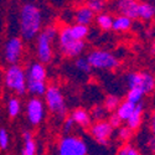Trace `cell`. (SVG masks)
Segmentation results:
<instances>
[{
    "label": "cell",
    "instance_id": "6da1fadb",
    "mask_svg": "<svg viewBox=\"0 0 155 155\" xmlns=\"http://www.w3.org/2000/svg\"><path fill=\"white\" fill-rule=\"evenodd\" d=\"M44 29L41 9L34 3H25L19 10V31L24 41H34Z\"/></svg>",
    "mask_w": 155,
    "mask_h": 155
},
{
    "label": "cell",
    "instance_id": "7a4b0ae2",
    "mask_svg": "<svg viewBox=\"0 0 155 155\" xmlns=\"http://www.w3.org/2000/svg\"><path fill=\"white\" fill-rule=\"evenodd\" d=\"M58 35V28L56 25H47L35 38V55L38 62L45 66L54 60V42Z\"/></svg>",
    "mask_w": 155,
    "mask_h": 155
},
{
    "label": "cell",
    "instance_id": "3957f363",
    "mask_svg": "<svg viewBox=\"0 0 155 155\" xmlns=\"http://www.w3.org/2000/svg\"><path fill=\"white\" fill-rule=\"evenodd\" d=\"M2 83L14 96L26 94V72L21 64H9L3 70Z\"/></svg>",
    "mask_w": 155,
    "mask_h": 155
},
{
    "label": "cell",
    "instance_id": "277c9868",
    "mask_svg": "<svg viewBox=\"0 0 155 155\" xmlns=\"http://www.w3.org/2000/svg\"><path fill=\"white\" fill-rule=\"evenodd\" d=\"M57 42H58V50L61 51V54L70 58L80 57L86 50L84 41L74 40L73 36L71 35L70 25H64L61 29H58Z\"/></svg>",
    "mask_w": 155,
    "mask_h": 155
},
{
    "label": "cell",
    "instance_id": "5b68a950",
    "mask_svg": "<svg viewBox=\"0 0 155 155\" xmlns=\"http://www.w3.org/2000/svg\"><path fill=\"white\" fill-rule=\"evenodd\" d=\"M44 103L46 108L52 113L56 118L64 119L67 114V104L64 101L61 88L56 84L47 86L46 93L44 94Z\"/></svg>",
    "mask_w": 155,
    "mask_h": 155
},
{
    "label": "cell",
    "instance_id": "8992f818",
    "mask_svg": "<svg viewBox=\"0 0 155 155\" xmlns=\"http://www.w3.org/2000/svg\"><path fill=\"white\" fill-rule=\"evenodd\" d=\"M25 54V44L20 36H10L3 42L2 58L6 66L20 64Z\"/></svg>",
    "mask_w": 155,
    "mask_h": 155
},
{
    "label": "cell",
    "instance_id": "52a82bcc",
    "mask_svg": "<svg viewBox=\"0 0 155 155\" xmlns=\"http://www.w3.org/2000/svg\"><path fill=\"white\" fill-rule=\"evenodd\" d=\"M88 145L80 137L66 134L57 143L56 155H87Z\"/></svg>",
    "mask_w": 155,
    "mask_h": 155
},
{
    "label": "cell",
    "instance_id": "ba28073f",
    "mask_svg": "<svg viewBox=\"0 0 155 155\" xmlns=\"http://www.w3.org/2000/svg\"><path fill=\"white\" fill-rule=\"evenodd\" d=\"M88 63L92 68L102 70V71H110L115 70L119 66V61L112 52L106 50H93L86 57Z\"/></svg>",
    "mask_w": 155,
    "mask_h": 155
},
{
    "label": "cell",
    "instance_id": "9c48e42d",
    "mask_svg": "<svg viewBox=\"0 0 155 155\" xmlns=\"http://www.w3.org/2000/svg\"><path fill=\"white\" fill-rule=\"evenodd\" d=\"M46 106L42 98L30 97L25 104V118L32 127L40 125L46 118Z\"/></svg>",
    "mask_w": 155,
    "mask_h": 155
},
{
    "label": "cell",
    "instance_id": "30bf717a",
    "mask_svg": "<svg viewBox=\"0 0 155 155\" xmlns=\"http://www.w3.org/2000/svg\"><path fill=\"white\" fill-rule=\"evenodd\" d=\"M125 82L129 88H137L144 94H149L155 89V77L145 71L128 73Z\"/></svg>",
    "mask_w": 155,
    "mask_h": 155
},
{
    "label": "cell",
    "instance_id": "8fae6325",
    "mask_svg": "<svg viewBox=\"0 0 155 155\" xmlns=\"http://www.w3.org/2000/svg\"><path fill=\"white\" fill-rule=\"evenodd\" d=\"M113 130L114 129L110 127V124L107 120L96 122L89 127V133H91L92 138L102 145H106L109 143V140L113 135Z\"/></svg>",
    "mask_w": 155,
    "mask_h": 155
},
{
    "label": "cell",
    "instance_id": "7c38bea8",
    "mask_svg": "<svg viewBox=\"0 0 155 155\" xmlns=\"http://www.w3.org/2000/svg\"><path fill=\"white\" fill-rule=\"evenodd\" d=\"M26 72V81H36V82H46L47 80V68L44 63L38 61H32L25 68Z\"/></svg>",
    "mask_w": 155,
    "mask_h": 155
},
{
    "label": "cell",
    "instance_id": "4fadbf2b",
    "mask_svg": "<svg viewBox=\"0 0 155 155\" xmlns=\"http://www.w3.org/2000/svg\"><path fill=\"white\" fill-rule=\"evenodd\" d=\"M138 0H114L113 8L119 15L128 16L129 19H138Z\"/></svg>",
    "mask_w": 155,
    "mask_h": 155
},
{
    "label": "cell",
    "instance_id": "5bb4252c",
    "mask_svg": "<svg viewBox=\"0 0 155 155\" xmlns=\"http://www.w3.org/2000/svg\"><path fill=\"white\" fill-rule=\"evenodd\" d=\"M94 18H96V14L89 8H87V5L80 6L72 14V20L74 21V24L83 25V26H89L94 21Z\"/></svg>",
    "mask_w": 155,
    "mask_h": 155
},
{
    "label": "cell",
    "instance_id": "9a60e30c",
    "mask_svg": "<svg viewBox=\"0 0 155 155\" xmlns=\"http://www.w3.org/2000/svg\"><path fill=\"white\" fill-rule=\"evenodd\" d=\"M22 155H37L38 154V145L34 138V134L25 129L22 130Z\"/></svg>",
    "mask_w": 155,
    "mask_h": 155
},
{
    "label": "cell",
    "instance_id": "2e32d148",
    "mask_svg": "<svg viewBox=\"0 0 155 155\" xmlns=\"http://www.w3.org/2000/svg\"><path fill=\"white\" fill-rule=\"evenodd\" d=\"M70 118L73 120L74 125H78L81 128H89L92 123V118L89 112L83 108H76L71 112Z\"/></svg>",
    "mask_w": 155,
    "mask_h": 155
},
{
    "label": "cell",
    "instance_id": "e0dca14e",
    "mask_svg": "<svg viewBox=\"0 0 155 155\" xmlns=\"http://www.w3.org/2000/svg\"><path fill=\"white\" fill-rule=\"evenodd\" d=\"M5 108H6V113L10 118L15 119L22 112V102L20 99L19 96H10L6 99L5 103Z\"/></svg>",
    "mask_w": 155,
    "mask_h": 155
},
{
    "label": "cell",
    "instance_id": "ac0fdd59",
    "mask_svg": "<svg viewBox=\"0 0 155 155\" xmlns=\"http://www.w3.org/2000/svg\"><path fill=\"white\" fill-rule=\"evenodd\" d=\"M143 114H144V104L143 103H139V104L135 106V109L132 113V115L125 120L127 127L130 129V130L138 129L141 125V122H143Z\"/></svg>",
    "mask_w": 155,
    "mask_h": 155
},
{
    "label": "cell",
    "instance_id": "d6986e66",
    "mask_svg": "<svg viewBox=\"0 0 155 155\" xmlns=\"http://www.w3.org/2000/svg\"><path fill=\"white\" fill-rule=\"evenodd\" d=\"M47 83L46 82H36V81H26V92L31 94V97L42 98L46 93Z\"/></svg>",
    "mask_w": 155,
    "mask_h": 155
},
{
    "label": "cell",
    "instance_id": "ffe728a7",
    "mask_svg": "<svg viewBox=\"0 0 155 155\" xmlns=\"http://www.w3.org/2000/svg\"><path fill=\"white\" fill-rule=\"evenodd\" d=\"M132 24H133V20L129 19L128 16L117 15L115 18H113L112 30L117 31V32H124V31H128L132 28Z\"/></svg>",
    "mask_w": 155,
    "mask_h": 155
},
{
    "label": "cell",
    "instance_id": "44dd1931",
    "mask_svg": "<svg viewBox=\"0 0 155 155\" xmlns=\"http://www.w3.org/2000/svg\"><path fill=\"white\" fill-rule=\"evenodd\" d=\"M135 106H137V104H133V103L128 102V101H123V102H120V104L118 106V108L115 109L114 113L118 115L119 119H120L122 122H125V120L132 115V113L134 112Z\"/></svg>",
    "mask_w": 155,
    "mask_h": 155
},
{
    "label": "cell",
    "instance_id": "7402d4cb",
    "mask_svg": "<svg viewBox=\"0 0 155 155\" xmlns=\"http://www.w3.org/2000/svg\"><path fill=\"white\" fill-rule=\"evenodd\" d=\"M137 16L140 20L149 21L155 16V8L149 3H139Z\"/></svg>",
    "mask_w": 155,
    "mask_h": 155
},
{
    "label": "cell",
    "instance_id": "603a6c76",
    "mask_svg": "<svg viewBox=\"0 0 155 155\" xmlns=\"http://www.w3.org/2000/svg\"><path fill=\"white\" fill-rule=\"evenodd\" d=\"M70 30H71V35L73 36V38L78 41H84V38L89 34L88 26H83V25H78V24L70 25Z\"/></svg>",
    "mask_w": 155,
    "mask_h": 155
},
{
    "label": "cell",
    "instance_id": "cb8c5ba5",
    "mask_svg": "<svg viewBox=\"0 0 155 155\" xmlns=\"http://www.w3.org/2000/svg\"><path fill=\"white\" fill-rule=\"evenodd\" d=\"M96 22L98 25V28L104 30V31H108V30H112V24H113V16L109 15V14H104V12H101V14L97 15L96 18Z\"/></svg>",
    "mask_w": 155,
    "mask_h": 155
},
{
    "label": "cell",
    "instance_id": "d4e9b609",
    "mask_svg": "<svg viewBox=\"0 0 155 155\" xmlns=\"http://www.w3.org/2000/svg\"><path fill=\"white\" fill-rule=\"evenodd\" d=\"M91 118L94 119L96 122H101V120H106V118L109 115V112L104 108V106L102 104H97L96 107L92 108L91 110Z\"/></svg>",
    "mask_w": 155,
    "mask_h": 155
},
{
    "label": "cell",
    "instance_id": "484cf974",
    "mask_svg": "<svg viewBox=\"0 0 155 155\" xmlns=\"http://www.w3.org/2000/svg\"><path fill=\"white\" fill-rule=\"evenodd\" d=\"M144 93L139 91L137 88H129V91L127 93L125 101L133 103V104H139V103H143V98H144Z\"/></svg>",
    "mask_w": 155,
    "mask_h": 155
},
{
    "label": "cell",
    "instance_id": "4316f807",
    "mask_svg": "<svg viewBox=\"0 0 155 155\" xmlns=\"http://www.w3.org/2000/svg\"><path fill=\"white\" fill-rule=\"evenodd\" d=\"M120 104V99L119 97H117L115 94H108L104 99V108L108 112H115V109L118 108V106Z\"/></svg>",
    "mask_w": 155,
    "mask_h": 155
},
{
    "label": "cell",
    "instance_id": "83f0119b",
    "mask_svg": "<svg viewBox=\"0 0 155 155\" xmlns=\"http://www.w3.org/2000/svg\"><path fill=\"white\" fill-rule=\"evenodd\" d=\"M74 67H76L77 71H80L81 73H86V74H88L92 70L91 64L88 63L87 58L86 57H81V56L74 60Z\"/></svg>",
    "mask_w": 155,
    "mask_h": 155
},
{
    "label": "cell",
    "instance_id": "f1b7e54d",
    "mask_svg": "<svg viewBox=\"0 0 155 155\" xmlns=\"http://www.w3.org/2000/svg\"><path fill=\"white\" fill-rule=\"evenodd\" d=\"M11 143L10 134L5 128H0V150H8Z\"/></svg>",
    "mask_w": 155,
    "mask_h": 155
},
{
    "label": "cell",
    "instance_id": "f546056e",
    "mask_svg": "<svg viewBox=\"0 0 155 155\" xmlns=\"http://www.w3.org/2000/svg\"><path fill=\"white\" fill-rule=\"evenodd\" d=\"M133 135V130H130L127 125L124 127H119L118 128V132H117V137L120 141H124V143H127V141L132 138Z\"/></svg>",
    "mask_w": 155,
    "mask_h": 155
},
{
    "label": "cell",
    "instance_id": "4dcf8cb0",
    "mask_svg": "<svg viewBox=\"0 0 155 155\" xmlns=\"http://www.w3.org/2000/svg\"><path fill=\"white\" fill-rule=\"evenodd\" d=\"M87 8L91 9L94 14H101L104 9V2L103 0H88Z\"/></svg>",
    "mask_w": 155,
    "mask_h": 155
},
{
    "label": "cell",
    "instance_id": "1f68e13d",
    "mask_svg": "<svg viewBox=\"0 0 155 155\" xmlns=\"http://www.w3.org/2000/svg\"><path fill=\"white\" fill-rule=\"evenodd\" d=\"M118 155H139L138 150L129 144H124L118 149Z\"/></svg>",
    "mask_w": 155,
    "mask_h": 155
},
{
    "label": "cell",
    "instance_id": "d6a6232c",
    "mask_svg": "<svg viewBox=\"0 0 155 155\" xmlns=\"http://www.w3.org/2000/svg\"><path fill=\"white\" fill-rule=\"evenodd\" d=\"M107 122L110 124V127H112L113 129H118L119 127H122V123H123L115 113H112V114L108 115V120H107Z\"/></svg>",
    "mask_w": 155,
    "mask_h": 155
},
{
    "label": "cell",
    "instance_id": "836d02e7",
    "mask_svg": "<svg viewBox=\"0 0 155 155\" xmlns=\"http://www.w3.org/2000/svg\"><path fill=\"white\" fill-rule=\"evenodd\" d=\"M74 123H73V120L70 118V117H67V118H64L63 119V124H62V129H63V132L66 133V134H68V133H71L73 129H74Z\"/></svg>",
    "mask_w": 155,
    "mask_h": 155
},
{
    "label": "cell",
    "instance_id": "e575fe53",
    "mask_svg": "<svg viewBox=\"0 0 155 155\" xmlns=\"http://www.w3.org/2000/svg\"><path fill=\"white\" fill-rule=\"evenodd\" d=\"M150 129H151V133L155 137V112L151 114V118H150Z\"/></svg>",
    "mask_w": 155,
    "mask_h": 155
},
{
    "label": "cell",
    "instance_id": "d590c367",
    "mask_svg": "<svg viewBox=\"0 0 155 155\" xmlns=\"http://www.w3.org/2000/svg\"><path fill=\"white\" fill-rule=\"evenodd\" d=\"M151 51L155 54V41H154V44H153V46H151Z\"/></svg>",
    "mask_w": 155,
    "mask_h": 155
},
{
    "label": "cell",
    "instance_id": "8d00e7d4",
    "mask_svg": "<svg viewBox=\"0 0 155 155\" xmlns=\"http://www.w3.org/2000/svg\"><path fill=\"white\" fill-rule=\"evenodd\" d=\"M0 30H2V24H0Z\"/></svg>",
    "mask_w": 155,
    "mask_h": 155
},
{
    "label": "cell",
    "instance_id": "74e56055",
    "mask_svg": "<svg viewBox=\"0 0 155 155\" xmlns=\"http://www.w3.org/2000/svg\"><path fill=\"white\" fill-rule=\"evenodd\" d=\"M20 155H22V154H20Z\"/></svg>",
    "mask_w": 155,
    "mask_h": 155
}]
</instances>
